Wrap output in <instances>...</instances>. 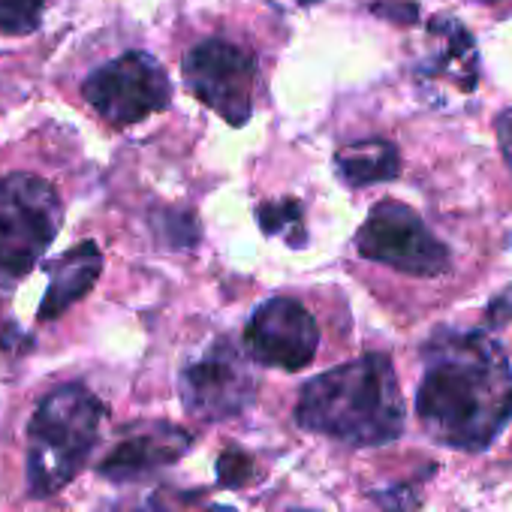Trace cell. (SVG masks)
Returning <instances> with one entry per match:
<instances>
[{
    "mask_svg": "<svg viewBox=\"0 0 512 512\" xmlns=\"http://www.w3.org/2000/svg\"><path fill=\"white\" fill-rule=\"evenodd\" d=\"M425 431L452 449L482 452L512 422V368L485 332H440L425 350L416 392Z\"/></svg>",
    "mask_w": 512,
    "mask_h": 512,
    "instance_id": "cell-1",
    "label": "cell"
},
{
    "mask_svg": "<svg viewBox=\"0 0 512 512\" xmlns=\"http://www.w3.org/2000/svg\"><path fill=\"white\" fill-rule=\"evenodd\" d=\"M305 431L347 446H383L404 431V395L383 353H368L305 383L296 407Z\"/></svg>",
    "mask_w": 512,
    "mask_h": 512,
    "instance_id": "cell-2",
    "label": "cell"
},
{
    "mask_svg": "<svg viewBox=\"0 0 512 512\" xmlns=\"http://www.w3.org/2000/svg\"><path fill=\"white\" fill-rule=\"evenodd\" d=\"M103 422V404L85 386L67 383L49 392L28 422V491L52 497L88 464Z\"/></svg>",
    "mask_w": 512,
    "mask_h": 512,
    "instance_id": "cell-3",
    "label": "cell"
},
{
    "mask_svg": "<svg viewBox=\"0 0 512 512\" xmlns=\"http://www.w3.org/2000/svg\"><path fill=\"white\" fill-rule=\"evenodd\" d=\"M64 205L58 190L28 172L0 178V272L25 275L61 232Z\"/></svg>",
    "mask_w": 512,
    "mask_h": 512,
    "instance_id": "cell-4",
    "label": "cell"
},
{
    "mask_svg": "<svg viewBox=\"0 0 512 512\" xmlns=\"http://www.w3.org/2000/svg\"><path fill=\"white\" fill-rule=\"evenodd\" d=\"M356 247L371 263H383L419 278L443 275L452 266V256L443 241L431 235V229L413 208L395 199L371 208L356 235Z\"/></svg>",
    "mask_w": 512,
    "mask_h": 512,
    "instance_id": "cell-5",
    "label": "cell"
},
{
    "mask_svg": "<svg viewBox=\"0 0 512 512\" xmlns=\"http://www.w3.org/2000/svg\"><path fill=\"white\" fill-rule=\"evenodd\" d=\"M85 100L115 127H130L172 100V85L163 67L145 52H127L94 70L82 88Z\"/></svg>",
    "mask_w": 512,
    "mask_h": 512,
    "instance_id": "cell-6",
    "label": "cell"
},
{
    "mask_svg": "<svg viewBox=\"0 0 512 512\" xmlns=\"http://www.w3.org/2000/svg\"><path fill=\"white\" fill-rule=\"evenodd\" d=\"M184 79L226 124L244 127L250 121L256 61L247 49L226 40H205L184 55Z\"/></svg>",
    "mask_w": 512,
    "mask_h": 512,
    "instance_id": "cell-7",
    "label": "cell"
},
{
    "mask_svg": "<svg viewBox=\"0 0 512 512\" xmlns=\"http://www.w3.org/2000/svg\"><path fill=\"white\" fill-rule=\"evenodd\" d=\"M178 389L190 416L202 422H220L250 407L256 380L244 356L229 341H217L181 371Z\"/></svg>",
    "mask_w": 512,
    "mask_h": 512,
    "instance_id": "cell-8",
    "label": "cell"
},
{
    "mask_svg": "<svg viewBox=\"0 0 512 512\" xmlns=\"http://www.w3.org/2000/svg\"><path fill=\"white\" fill-rule=\"evenodd\" d=\"M317 347L320 329L311 311L287 296L260 305L244 326V350L250 353L253 362L269 368L302 371L314 362Z\"/></svg>",
    "mask_w": 512,
    "mask_h": 512,
    "instance_id": "cell-9",
    "label": "cell"
},
{
    "mask_svg": "<svg viewBox=\"0 0 512 512\" xmlns=\"http://www.w3.org/2000/svg\"><path fill=\"white\" fill-rule=\"evenodd\" d=\"M193 437L190 431L169 425V422H151L145 428H136L127 434L103 461H100V476L112 482H133L142 479L154 470H163L175 464L178 458L187 455Z\"/></svg>",
    "mask_w": 512,
    "mask_h": 512,
    "instance_id": "cell-10",
    "label": "cell"
},
{
    "mask_svg": "<svg viewBox=\"0 0 512 512\" xmlns=\"http://www.w3.org/2000/svg\"><path fill=\"white\" fill-rule=\"evenodd\" d=\"M431 55L422 64L428 82H446L455 94L467 97L479 85V55L473 37L452 16H437L431 22Z\"/></svg>",
    "mask_w": 512,
    "mask_h": 512,
    "instance_id": "cell-11",
    "label": "cell"
},
{
    "mask_svg": "<svg viewBox=\"0 0 512 512\" xmlns=\"http://www.w3.org/2000/svg\"><path fill=\"white\" fill-rule=\"evenodd\" d=\"M103 269V256L94 241H82L79 247L67 250L52 263L49 290L40 305V320H58L64 311H70L79 299L91 293Z\"/></svg>",
    "mask_w": 512,
    "mask_h": 512,
    "instance_id": "cell-12",
    "label": "cell"
},
{
    "mask_svg": "<svg viewBox=\"0 0 512 512\" xmlns=\"http://www.w3.org/2000/svg\"><path fill=\"white\" fill-rule=\"evenodd\" d=\"M338 175L350 187H368L380 181H392L401 172V157L392 142L383 139H368L344 148L338 154Z\"/></svg>",
    "mask_w": 512,
    "mask_h": 512,
    "instance_id": "cell-13",
    "label": "cell"
},
{
    "mask_svg": "<svg viewBox=\"0 0 512 512\" xmlns=\"http://www.w3.org/2000/svg\"><path fill=\"white\" fill-rule=\"evenodd\" d=\"M260 220L263 229L272 235H287V241H293L296 247H302L305 241V226H302V205L293 199H281V202H269L260 208Z\"/></svg>",
    "mask_w": 512,
    "mask_h": 512,
    "instance_id": "cell-14",
    "label": "cell"
},
{
    "mask_svg": "<svg viewBox=\"0 0 512 512\" xmlns=\"http://www.w3.org/2000/svg\"><path fill=\"white\" fill-rule=\"evenodd\" d=\"M46 0H0V31L4 34H31L40 28Z\"/></svg>",
    "mask_w": 512,
    "mask_h": 512,
    "instance_id": "cell-15",
    "label": "cell"
},
{
    "mask_svg": "<svg viewBox=\"0 0 512 512\" xmlns=\"http://www.w3.org/2000/svg\"><path fill=\"white\" fill-rule=\"evenodd\" d=\"M253 473V461L250 455H244L241 449H226L220 458H217V482L226 485V488H238L250 479Z\"/></svg>",
    "mask_w": 512,
    "mask_h": 512,
    "instance_id": "cell-16",
    "label": "cell"
},
{
    "mask_svg": "<svg viewBox=\"0 0 512 512\" xmlns=\"http://www.w3.org/2000/svg\"><path fill=\"white\" fill-rule=\"evenodd\" d=\"M374 500L383 506V512H416L419 509V500L410 488H389V491H377Z\"/></svg>",
    "mask_w": 512,
    "mask_h": 512,
    "instance_id": "cell-17",
    "label": "cell"
},
{
    "mask_svg": "<svg viewBox=\"0 0 512 512\" xmlns=\"http://www.w3.org/2000/svg\"><path fill=\"white\" fill-rule=\"evenodd\" d=\"M494 127H497V142H500L503 160H506V166L512 169V106H509L506 112L497 115Z\"/></svg>",
    "mask_w": 512,
    "mask_h": 512,
    "instance_id": "cell-18",
    "label": "cell"
},
{
    "mask_svg": "<svg viewBox=\"0 0 512 512\" xmlns=\"http://www.w3.org/2000/svg\"><path fill=\"white\" fill-rule=\"evenodd\" d=\"M299 4H320V0H299Z\"/></svg>",
    "mask_w": 512,
    "mask_h": 512,
    "instance_id": "cell-19",
    "label": "cell"
},
{
    "mask_svg": "<svg viewBox=\"0 0 512 512\" xmlns=\"http://www.w3.org/2000/svg\"><path fill=\"white\" fill-rule=\"evenodd\" d=\"M479 4H500V0H479Z\"/></svg>",
    "mask_w": 512,
    "mask_h": 512,
    "instance_id": "cell-20",
    "label": "cell"
}]
</instances>
